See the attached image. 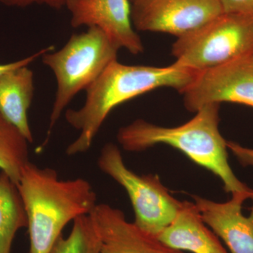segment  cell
<instances>
[{
  "label": "cell",
  "mask_w": 253,
  "mask_h": 253,
  "mask_svg": "<svg viewBox=\"0 0 253 253\" xmlns=\"http://www.w3.org/2000/svg\"><path fill=\"white\" fill-rule=\"evenodd\" d=\"M197 72L174 63L166 67L129 66L113 61L86 89L85 103L79 109H68L65 118L80 131L66 149L68 156L84 154L90 149L109 113L120 104L160 87L181 93L193 83Z\"/></svg>",
  "instance_id": "obj_1"
},
{
  "label": "cell",
  "mask_w": 253,
  "mask_h": 253,
  "mask_svg": "<svg viewBox=\"0 0 253 253\" xmlns=\"http://www.w3.org/2000/svg\"><path fill=\"white\" fill-rule=\"evenodd\" d=\"M219 105H205L192 119L174 127L136 120L119 129L118 143L129 152H141L160 144L169 145L220 178L226 193L251 194L253 190L236 177L229 166L227 141L219 129Z\"/></svg>",
  "instance_id": "obj_2"
},
{
  "label": "cell",
  "mask_w": 253,
  "mask_h": 253,
  "mask_svg": "<svg viewBox=\"0 0 253 253\" xmlns=\"http://www.w3.org/2000/svg\"><path fill=\"white\" fill-rule=\"evenodd\" d=\"M28 218L30 253H49L68 223L90 214L97 206L90 183L60 179L55 169L31 161L17 184Z\"/></svg>",
  "instance_id": "obj_3"
},
{
  "label": "cell",
  "mask_w": 253,
  "mask_h": 253,
  "mask_svg": "<svg viewBox=\"0 0 253 253\" xmlns=\"http://www.w3.org/2000/svg\"><path fill=\"white\" fill-rule=\"evenodd\" d=\"M120 48L99 28L71 36L63 48L45 53L42 61L54 73L57 90L50 116L48 137L73 98L86 90L118 58Z\"/></svg>",
  "instance_id": "obj_4"
},
{
  "label": "cell",
  "mask_w": 253,
  "mask_h": 253,
  "mask_svg": "<svg viewBox=\"0 0 253 253\" xmlns=\"http://www.w3.org/2000/svg\"><path fill=\"white\" fill-rule=\"evenodd\" d=\"M174 64L201 73L253 54V17L222 13L189 34L172 48Z\"/></svg>",
  "instance_id": "obj_5"
},
{
  "label": "cell",
  "mask_w": 253,
  "mask_h": 253,
  "mask_svg": "<svg viewBox=\"0 0 253 253\" xmlns=\"http://www.w3.org/2000/svg\"><path fill=\"white\" fill-rule=\"evenodd\" d=\"M97 165L100 170L126 190L134 209L136 225L157 236L174 220L182 202L171 196L157 175H139L126 167L116 144L104 145Z\"/></svg>",
  "instance_id": "obj_6"
},
{
  "label": "cell",
  "mask_w": 253,
  "mask_h": 253,
  "mask_svg": "<svg viewBox=\"0 0 253 253\" xmlns=\"http://www.w3.org/2000/svg\"><path fill=\"white\" fill-rule=\"evenodd\" d=\"M181 94L184 106L191 112L206 104L223 102L253 108V54L198 73Z\"/></svg>",
  "instance_id": "obj_7"
},
{
  "label": "cell",
  "mask_w": 253,
  "mask_h": 253,
  "mask_svg": "<svg viewBox=\"0 0 253 253\" xmlns=\"http://www.w3.org/2000/svg\"><path fill=\"white\" fill-rule=\"evenodd\" d=\"M219 0H133L131 21L141 31L180 38L222 14Z\"/></svg>",
  "instance_id": "obj_8"
},
{
  "label": "cell",
  "mask_w": 253,
  "mask_h": 253,
  "mask_svg": "<svg viewBox=\"0 0 253 253\" xmlns=\"http://www.w3.org/2000/svg\"><path fill=\"white\" fill-rule=\"evenodd\" d=\"M73 28L86 26L104 32L120 49L138 55L144 47L132 27L129 0H68Z\"/></svg>",
  "instance_id": "obj_9"
},
{
  "label": "cell",
  "mask_w": 253,
  "mask_h": 253,
  "mask_svg": "<svg viewBox=\"0 0 253 253\" xmlns=\"http://www.w3.org/2000/svg\"><path fill=\"white\" fill-rule=\"evenodd\" d=\"M225 203L194 196L204 222L231 253H253V193H236Z\"/></svg>",
  "instance_id": "obj_10"
},
{
  "label": "cell",
  "mask_w": 253,
  "mask_h": 253,
  "mask_svg": "<svg viewBox=\"0 0 253 253\" xmlns=\"http://www.w3.org/2000/svg\"><path fill=\"white\" fill-rule=\"evenodd\" d=\"M91 215L101 236L99 253H184L129 222L121 210L109 205L98 204Z\"/></svg>",
  "instance_id": "obj_11"
},
{
  "label": "cell",
  "mask_w": 253,
  "mask_h": 253,
  "mask_svg": "<svg viewBox=\"0 0 253 253\" xmlns=\"http://www.w3.org/2000/svg\"><path fill=\"white\" fill-rule=\"evenodd\" d=\"M172 249L193 253H227L218 237L203 220L194 203L184 201L172 222L157 235Z\"/></svg>",
  "instance_id": "obj_12"
},
{
  "label": "cell",
  "mask_w": 253,
  "mask_h": 253,
  "mask_svg": "<svg viewBox=\"0 0 253 253\" xmlns=\"http://www.w3.org/2000/svg\"><path fill=\"white\" fill-rule=\"evenodd\" d=\"M34 73L28 66L0 75V113L33 142L28 121V110L34 97Z\"/></svg>",
  "instance_id": "obj_13"
},
{
  "label": "cell",
  "mask_w": 253,
  "mask_h": 253,
  "mask_svg": "<svg viewBox=\"0 0 253 253\" xmlns=\"http://www.w3.org/2000/svg\"><path fill=\"white\" fill-rule=\"evenodd\" d=\"M28 226V218L17 184L0 172V253H11L15 236Z\"/></svg>",
  "instance_id": "obj_14"
},
{
  "label": "cell",
  "mask_w": 253,
  "mask_h": 253,
  "mask_svg": "<svg viewBox=\"0 0 253 253\" xmlns=\"http://www.w3.org/2000/svg\"><path fill=\"white\" fill-rule=\"evenodd\" d=\"M29 141L0 113V169L18 184L29 160Z\"/></svg>",
  "instance_id": "obj_15"
},
{
  "label": "cell",
  "mask_w": 253,
  "mask_h": 253,
  "mask_svg": "<svg viewBox=\"0 0 253 253\" xmlns=\"http://www.w3.org/2000/svg\"><path fill=\"white\" fill-rule=\"evenodd\" d=\"M101 240L99 229L91 214L73 221L71 233L56 239L49 253H99Z\"/></svg>",
  "instance_id": "obj_16"
},
{
  "label": "cell",
  "mask_w": 253,
  "mask_h": 253,
  "mask_svg": "<svg viewBox=\"0 0 253 253\" xmlns=\"http://www.w3.org/2000/svg\"><path fill=\"white\" fill-rule=\"evenodd\" d=\"M223 12L247 15L253 17V0H219Z\"/></svg>",
  "instance_id": "obj_17"
},
{
  "label": "cell",
  "mask_w": 253,
  "mask_h": 253,
  "mask_svg": "<svg viewBox=\"0 0 253 253\" xmlns=\"http://www.w3.org/2000/svg\"><path fill=\"white\" fill-rule=\"evenodd\" d=\"M2 4L8 6L26 7L33 4H45L54 9H60L66 6L68 0H0Z\"/></svg>",
  "instance_id": "obj_18"
},
{
  "label": "cell",
  "mask_w": 253,
  "mask_h": 253,
  "mask_svg": "<svg viewBox=\"0 0 253 253\" xmlns=\"http://www.w3.org/2000/svg\"><path fill=\"white\" fill-rule=\"evenodd\" d=\"M227 148L243 166L253 168V149L244 147L231 141H227Z\"/></svg>",
  "instance_id": "obj_19"
},
{
  "label": "cell",
  "mask_w": 253,
  "mask_h": 253,
  "mask_svg": "<svg viewBox=\"0 0 253 253\" xmlns=\"http://www.w3.org/2000/svg\"><path fill=\"white\" fill-rule=\"evenodd\" d=\"M53 49H54L53 46H48V47L40 50L38 52L35 53L34 54L31 55V56H28V57L24 58V59L18 60V61H14V62L0 64V75L11 71V70L14 69L16 68L21 67V66H29L31 63L34 62L38 58L42 57V55L48 52V51H52Z\"/></svg>",
  "instance_id": "obj_20"
}]
</instances>
